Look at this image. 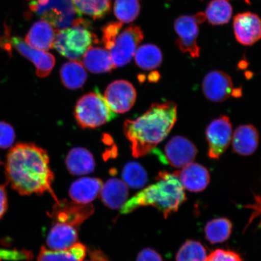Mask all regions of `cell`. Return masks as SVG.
<instances>
[{
	"instance_id": "obj_8",
	"label": "cell",
	"mask_w": 261,
	"mask_h": 261,
	"mask_svg": "<svg viewBox=\"0 0 261 261\" xmlns=\"http://www.w3.org/2000/svg\"><path fill=\"white\" fill-rule=\"evenodd\" d=\"M143 38V32L138 25H129L120 32L109 51L114 67H122L129 63Z\"/></svg>"
},
{
	"instance_id": "obj_41",
	"label": "cell",
	"mask_w": 261,
	"mask_h": 261,
	"mask_svg": "<svg viewBox=\"0 0 261 261\" xmlns=\"http://www.w3.org/2000/svg\"><path fill=\"white\" fill-rule=\"evenodd\" d=\"M0 165H1V161H0Z\"/></svg>"
},
{
	"instance_id": "obj_6",
	"label": "cell",
	"mask_w": 261,
	"mask_h": 261,
	"mask_svg": "<svg viewBox=\"0 0 261 261\" xmlns=\"http://www.w3.org/2000/svg\"><path fill=\"white\" fill-rule=\"evenodd\" d=\"M29 8L58 30L72 26L77 19L72 0H34Z\"/></svg>"
},
{
	"instance_id": "obj_18",
	"label": "cell",
	"mask_w": 261,
	"mask_h": 261,
	"mask_svg": "<svg viewBox=\"0 0 261 261\" xmlns=\"http://www.w3.org/2000/svg\"><path fill=\"white\" fill-rule=\"evenodd\" d=\"M231 139L234 152L240 155H250L258 146L259 133L252 125H241L236 130Z\"/></svg>"
},
{
	"instance_id": "obj_7",
	"label": "cell",
	"mask_w": 261,
	"mask_h": 261,
	"mask_svg": "<svg viewBox=\"0 0 261 261\" xmlns=\"http://www.w3.org/2000/svg\"><path fill=\"white\" fill-rule=\"evenodd\" d=\"M205 19L206 17L203 12H198L194 15L181 16L176 19L174 28L178 35L176 44L182 53L189 54L194 58L200 57V48L197 44V39L199 25Z\"/></svg>"
},
{
	"instance_id": "obj_29",
	"label": "cell",
	"mask_w": 261,
	"mask_h": 261,
	"mask_svg": "<svg viewBox=\"0 0 261 261\" xmlns=\"http://www.w3.org/2000/svg\"><path fill=\"white\" fill-rule=\"evenodd\" d=\"M233 9L227 0H212L205 10V15L212 25H223L229 22Z\"/></svg>"
},
{
	"instance_id": "obj_31",
	"label": "cell",
	"mask_w": 261,
	"mask_h": 261,
	"mask_svg": "<svg viewBox=\"0 0 261 261\" xmlns=\"http://www.w3.org/2000/svg\"><path fill=\"white\" fill-rule=\"evenodd\" d=\"M206 250L199 241L188 240L182 245L176 254V261H205Z\"/></svg>"
},
{
	"instance_id": "obj_11",
	"label": "cell",
	"mask_w": 261,
	"mask_h": 261,
	"mask_svg": "<svg viewBox=\"0 0 261 261\" xmlns=\"http://www.w3.org/2000/svg\"><path fill=\"white\" fill-rule=\"evenodd\" d=\"M203 91L205 97L214 102H221L231 96H240L241 89H234L229 75L223 71L214 70L208 73L203 82Z\"/></svg>"
},
{
	"instance_id": "obj_36",
	"label": "cell",
	"mask_w": 261,
	"mask_h": 261,
	"mask_svg": "<svg viewBox=\"0 0 261 261\" xmlns=\"http://www.w3.org/2000/svg\"><path fill=\"white\" fill-rule=\"evenodd\" d=\"M28 256L20 251L0 249V260H18L24 259Z\"/></svg>"
},
{
	"instance_id": "obj_15",
	"label": "cell",
	"mask_w": 261,
	"mask_h": 261,
	"mask_svg": "<svg viewBox=\"0 0 261 261\" xmlns=\"http://www.w3.org/2000/svg\"><path fill=\"white\" fill-rule=\"evenodd\" d=\"M233 29L237 40L244 45H252L261 37L260 19L252 12H244L234 16Z\"/></svg>"
},
{
	"instance_id": "obj_3",
	"label": "cell",
	"mask_w": 261,
	"mask_h": 261,
	"mask_svg": "<svg viewBox=\"0 0 261 261\" xmlns=\"http://www.w3.org/2000/svg\"><path fill=\"white\" fill-rule=\"evenodd\" d=\"M186 200L185 189L177 176L174 173L161 172L156 182L126 201L120 212L127 214L139 207L151 205L166 218L177 212Z\"/></svg>"
},
{
	"instance_id": "obj_10",
	"label": "cell",
	"mask_w": 261,
	"mask_h": 261,
	"mask_svg": "<svg viewBox=\"0 0 261 261\" xmlns=\"http://www.w3.org/2000/svg\"><path fill=\"white\" fill-rule=\"evenodd\" d=\"M205 137L208 158L219 159L226 151L232 138V126L228 117L221 116L214 120L205 130Z\"/></svg>"
},
{
	"instance_id": "obj_38",
	"label": "cell",
	"mask_w": 261,
	"mask_h": 261,
	"mask_svg": "<svg viewBox=\"0 0 261 261\" xmlns=\"http://www.w3.org/2000/svg\"><path fill=\"white\" fill-rule=\"evenodd\" d=\"M8 208V197L5 186L0 185V219L4 216Z\"/></svg>"
},
{
	"instance_id": "obj_22",
	"label": "cell",
	"mask_w": 261,
	"mask_h": 261,
	"mask_svg": "<svg viewBox=\"0 0 261 261\" xmlns=\"http://www.w3.org/2000/svg\"><path fill=\"white\" fill-rule=\"evenodd\" d=\"M68 171L74 175L90 174L95 168V161L91 153L86 149L77 147L68 152L66 161Z\"/></svg>"
},
{
	"instance_id": "obj_40",
	"label": "cell",
	"mask_w": 261,
	"mask_h": 261,
	"mask_svg": "<svg viewBox=\"0 0 261 261\" xmlns=\"http://www.w3.org/2000/svg\"><path fill=\"white\" fill-rule=\"evenodd\" d=\"M245 2H246L247 4L250 5V0H244Z\"/></svg>"
},
{
	"instance_id": "obj_24",
	"label": "cell",
	"mask_w": 261,
	"mask_h": 261,
	"mask_svg": "<svg viewBox=\"0 0 261 261\" xmlns=\"http://www.w3.org/2000/svg\"><path fill=\"white\" fill-rule=\"evenodd\" d=\"M60 76L64 86L70 90L83 87L87 80V74L83 64L72 60L65 63L60 70Z\"/></svg>"
},
{
	"instance_id": "obj_1",
	"label": "cell",
	"mask_w": 261,
	"mask_h": 261,
	"mask_svg": "<svg viewBox=\"0 0 261 261\" xmlns=\"http://www.w3.org/2000/svg\"><path fill=\"white\" fill-rule=\"evenodd\" d=\"M6 175L11 187L19 194L29 195L50 192L54 174L47 152L30 143H19L10 150L6 163Z\"/></svg>"
},
{
	"instance_id": "obj_39",
	"label": "cell",
	"mask_w": 261,
	"mask_h": 261,
	"mask_svg": "<svg viewBox=\"0 0 261 261\" xmlns=\"http://www.w3.org/2000/svg\"><path fill=\"white\" fill-rule=\"evenodd\" d=\"M160 77V74L158 71L152 72L151 74L149 75V80L153 82L158 81Z\"/></svg>"
},
{
	"instance_id": "obj_42",
	"label": "cell",
	"mask_w": 261,
	"mask_h": 261,
	"mask_svg": "<svg viewBox=\"0 0 261 261\" xmlns=\"http://www.w3.org/2000/svg\"><path fill=\"white\" fill-rule=\"evenodd\" d=\"M170 1H171V0H170Z\"/></svg>"
},
{
	"instance_id": "obj_32",
	"label": "cell",
	"mask_w": 261,
	"mask_h": 261,
	"mask_svg": "<svg viewBox=\"0 0 261 261\" xmlns=\"http://www.w3.org/2000/svg\"><path fill=\"white\" fill-rule=\"evenodd\" d=\"M140 5L138 0H115L114 12L122 23H130L139 15Z\"/></svg>"
},
{
	"instance_id": "obj_17",
	"label": "cell",
	"mask_w": 261,
	"mask_h": 261,
	"mask_svg": "<svg viewBox=\"0 0 261 261\" xmlns=\"http://www.w3.org/2000/svg\"><path fill=\"white\" fill-rule=\"evenodd\" d=\"M56 35L52 25L44 20L38 21L32 26L26 35L25 42L32 48L48 51L54 47Z\"/></svg>"
},
{
	"instance_id": "obj_13",
	"label": "cell",
	"mask_w": 261,
	"mask_h": 261,
	"mask_svg": "<svg viewBox=\"0 0 261 261\" xmlns=\"http://www.w3.org/2000/svg\"><path fill=\"white\" fill-rule=\"evenodd\" d=\"M103 97L114 113H125L135 105L137 93L128 81L117 80L107 87Z\"/></svg>"
},
{
	"instance_id": "obj_19",
	"label": "cell",
	"mask_w": 261,
	"mask_h": 261,
	"mask_svg": "<svg viewBox=\"0 0 261 261\" xmlns=\"http://www.w3.org/2000/svg\"><path fill=\"white\" fill-rule=\"evenodd\" d=\"M102 181L97 178L84 177L74 181L69 189V195L75 203L88 204L100 193Z\"/></svg>"
},
{
	"instance_id": "obj_33",
	"label": "cell",
	"mask_w": 261,
	"mask_h": 261,
	"mask_svg": "<svg viewBox=\"0 0 261 261\" xmlns=\"http://www.w3.org/2000/svg\"><path fill=\"white\" fill-rule=\"evenodd\" d=\"M122 27L121 22H110L102 28V41L108 51L112 48L114 40L121 31Z\"/></svg>"
},
{
	"instance_id": "obj_28",
	"label": "cell",
	"mask_w": 261,
	"mask_h": 261,
	"mask_svg": "<svg viewBox=\"0 0 261 261\" xmlns=\"http://www.w3.org/2000/svg\"><path fill=\"white\" fill-rule=\"evenodd\" d=\"M135 61L138 66L145 70H152L161 66L163 55L161 49L154 44H145L136 52Z\"/></svg>"
},
{
	"instance_id": "obj_14",
	"label": "cell",
	"mask_w": 261,
	"mask_h": 261,
	"mask_svg": "<svg viewBox=\"0 0 261 261\" xmlns=\"http://www.w3.org/2000/svg\"><path fill=\"white\" fill-rule=\"evenodd\" d=\"M51 212V217L57 223L66 224L71 226H79L93 213L92 205L83 204L68 202L58 201Z\"/></svg>"
},
{
	"instance_id": "obj_25",
	"label": "cell",
	"mask_w": 261,
	"mask_h": 261,
	"mask_svg": "<svg viewBox=\"0 0 261 261\" xmlns=\"http://www.w3.org/2000/svg\"><path fill=\"white\" fill-rule=\"evenodd\" d=\"M86 254V247L77 243L67 249L48 250L42 247L39 253L38 261H82Z\"/></svg>"
},
{
	"instance_id": "obj_5",
	"label": "cell",
	"mask_w": 261,
	"mask_h": 261,
	"mask_svg": "<svg viewBox=\"0 0 261 261\" xmlns=\"http://www.w3.org/2000/svg\"><path fill=\"white\" fill-rule=\"evenodd\" d=\"M74 116L82 128H95L112 121L116 114L111 110L105 98L96 89L77 101Z\"/></svg>"
},
{
	"instance_id": "obj_2",
	"label": "cell",
	"mask_w": 261,
	"mask_h": 261,
	"mask_svg": "<svg viewBox=\"0 0 261 261\" xmlns=\"http://www.w3.org/2000/svg\"><path fill=\"white\" fill-rule=\"evenodd\" d=\"M177 120V106L168 101L152 103L138 118L125 120L123 132L134 158H142L154 151L168 136Z\"/></svg>"
},
{
	"instance_id": "obj_30",
	"label": "cell",
	"mask_w": 261,
	"mask_h": 261,
	"mask_svg": "<svg viewBox=\"0 0 261 261\" xmlns=\"http://www.w3.org/2000/svg\"><path fill=\"white\" fill-rule=\"evenodd\" d=\"M122 178L125 184L133 189L142 188L148 181V175L145 169L135 162H129L124 166Z\"/></svg>"
},
{
	"instance_id": "obj_9",
	"label": "cell",
	"mask_w": 261,
	"mask_h": 261,
	"mask_svg": "<svg viewBox=\"0 0 261 261\" xmlns=\"http://www.w3.org/2000/svg\"><path fill=\"white\" fill-rule=\"evenodd\" d=\"M156 154L163 163L176 168H182L193 162L197 154V149L191 140L177 136L166 143L163 153L159 151Z\"/></svg>"
},
{
	"instance_id": "obj_4",
	"label": "cell",
	"mask_w": 261,
	"mask_h": 261,
	"mask_svg": "<svg viewBox=\"0 0 261 261\" xmlns=\"http://www.w3.org/2000/svg\"><path fill=\"white\" fill-rule=\"evenodd\" d=\"M89 25L83 18H77L72 26L56 31L54 48L71 60L81 58L93 43L98 42L96 35L89 29Z\"/></svg>"
},
{
	"instance_id": "obj_16",
	"label": "cell",
	"mask_w": 261,
	"mask_h": 261,
	"mask_svg": "<svg viewBox=\"0 0 261 261\" xmlns=\"http://www.w3.org/2000/svg\"><path fill=\"white\" fill-rule=\"evenodd\" d=\"M184 189L192 192H200L207 188L210 181L207 169L198 163H191L174 173Z\"/></svg>"
},
{
	"instance_id": "obj_21",
	"label": "cell",
	"mask_w": 261,
	"mask_h": 261,
	"mask_svg": "<svg viewBox=\"0 0 261 261\" xmlns=\"http://www.w3.org/2000/svg\"><path fill=\"white\" fill-rule=\"evenodd\" d=\"M76 228L66 224L57 223L48 233L47 246L52 250L67 249L76 243Z\"/></svg>"
},
{
	"instance_id": "obj_27",
	"label": "cell",
	"mask_w": 261,
	"mask_h": 261,
	"mask_svg": "<svg viewBox=\"0 0 261 261\" xmlns=\"http://www.w3.org/2000/svg\"><path fill=\"white\" fill-rule=\"evenodd\" d=\"M232 224L226 218H216L208 221L204 228L205 238L211 244L225 242L232 232Z\"/></svg>"
},
{
	"instance_id": "obj_23",
	"label": "cell",
	"mask_w": 261,
	"mask_h": 261,
	"mask_svg": "<svg viewBox=\"0 0 261 261\" xmlns=\"http://www.w3.org/2000/svg\"><path fill=\"white\" fill-rule=\"evenodd\" d=\"M83 64L93 73L110 72L114 68L109 51L102 47L88 49L83 55Z\"/></svg>"
},
{
	"instance_id": "obj_37",
	"label": "cell",
	"mask_w": 261,
	"mask_h": 261,
	"mask_svg": "<svg viewBox=\"0 0 261 261\" xmlns=\"http://www.w3.org/2000/svg\"><path fill=\"white\" fill-rule=\"evenodd\" d=\"M136 261H163V259L155 250L145 248L139 253Z\"/></svg>"
},
{
	"instance_id": "obj_20",
	"label": "cell",
	"mask_w": 261,
	"mask_h": 261,
	"mask_svg": "<svg viewBox=\"0 0 261 261\" xmlns=\"http://www.w3.org/2000/svg\"><path fill=\"white\" fill-rule=\"evenodd\" d=\"M101 199L108 207L119 210L128 197V188L123 181L118 178L109 179L100 190Z\"/></svg>"
},
{
	"instance_id": "obj_34",
	"label": "cell",
	"mask_w": 261,
	"mask_h": 261,
	"mask_svg": "<svg viewBox=\"0 0 261 261\" xmlns=\"http://www.w3.org/2000/svg\"><path fill=\"white\" fill-rule=\"evenodd\" d=\"M15 130L10 124L0 121V148H9L14 144Z\"/></svg>"
},
{
	"instance_id": "obj_26",
	"label": "cell",
	"mask_w": 261,
	"mask_h": 261,
	"mask_svg": "<svg viewBox=\"0 0 261 261\" xmlns=\"http://www.w3.org/2000/svg\"><path fill=\"white\" fill-rule=\"evenodd\" d=\"M78 16L86 15L94 20L102 18L111 11L112 0H72Z\"/></svg>"
},
{
	"instance_id": "obj_35",
	"label": "cell",
	"mask_w": 261,
	"mask_h": 261,
	"mask_svg": "<svg viewBox=\"0 0 261 261\" xmlns=\"http://www.w3.org/2000/svg\"><path fill=\"white\" fill-rule=\"evenodd\" d=\"M205 261H243L240 254L233 251L217 249L212 252Z\"/></svg>"
},
{
	"instance_id": "obj_12",
	"label": "cell",
	"mask_w": 261,
	"mask_h": 261,
	"mask_svg": "<svg viewBox=\"0 0 261 261\" xmlns=\"http://www.w3.org/2000/svg\"><path fill=\"white\" fill-rule=\"evenodd\" d=\"M7 42H5V48L11 45L17 50L22 56L31 61L35 65L36 73L40 77H45L51 73L55 65V58L54 55L44 51L32 48L22 40L21 38L12 37L8 39L5 37Z\"/></svg>"
}]
</instances>
